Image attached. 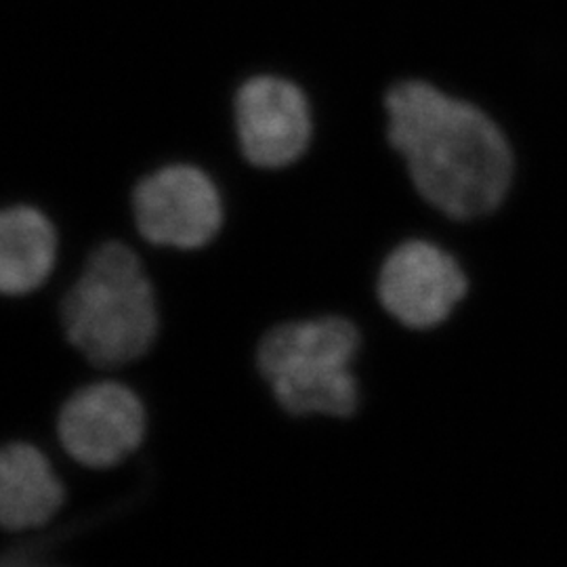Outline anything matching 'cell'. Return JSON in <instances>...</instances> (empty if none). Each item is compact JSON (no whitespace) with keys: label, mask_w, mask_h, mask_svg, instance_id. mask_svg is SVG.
I'll return each instance as SVG.
<instances>
[{"label":"cell","mask_w":567,"mask_h":567,"mask_svg":"<svg viewBox=\"0 0 567 567\" xmlns=\"http://www.w3.org/2000/svg\"><path fill=\"white\" fill-rule=\"evenodd\" d=\"M150 414L140 391L118 377H97L68 395L58 414V442L74 465L103 471L135 456Z\"/></svg>","instance_id":"5"},{"label":"cell","mask_w":567,"mask_h":567,"mask_svg":"<svg viewBox=\"0 0 567 567\" xmlns=\"http://www.w3.org/2000/svg\"><path fill=\"white\" fill-rule=\"evenodd\" d=\"M358 349L360 332L341 316L290 318L265 330L257 368L288 416L349 419L360 402Z\"/></svg>","instance_id":"3"},{"label":"cell","mask_w":567,"mask_h":567,"mask_svg":"<svg viewBox=\"0 0 567 567\" xmlns=\"http://www.w3.org/2000/svg\"><path fill=\"white\" fill-rule=\"evenodd\" d=\"M133 221L142 244L203 250L215 243L227 221L224 189L210 171L196 163H166L135 183Z\"/></svg>","instance_id":"4"},{"label":"cell","mask_w":567,"mask_h":567,"mask_svg":"<svg viewBox=\"0 0 567 567\" xmlns=\"http://www.w3.org/2000/svg\"><path fill=\"white\" fill-rule=\"evenodd\" d=\"M385 105L389 142L426 203L452 219H475L501 206L513 156L482 110L416 81L395 84Z\"/></svg>","instance_id":"1"},{"label":"cell","mask_w":567,"mask_h":567,"mask_svg":"<svg viewBox=\"0 0 567 567\" xmlns=\"http://www.w3.org/2000/svg\"><path fill=\"white\" fill-rule=\"evenodd\" d=\"M68 503L53 456L28 440L0 444V532L25 534L51 526Z\"/></svg>","instance_id":"8"},{"label":"cell","mask_w":567,"mask_h":567,"mask_svg":"<svg viewBox=\"0 0 567 567\" xmlns=\"http://www.w3.org/2000/svg\"><path fill=\"white\" fill-rule=\"evenodd\" d=\"M60 264L58 225L37 204L0 206V295L20 299L39 292Z\"/></svg>","instance_id":"9"},{"label":"cell","mask_w":567,"mask_h":567,"mask_svg":"<svg viewBox=\"0 0 567 567\" xmlns=\"http://www.w3.org/2000/svg\"><path fill=\"white\" fill-rule=\"evenodd\" d=\"M61 328L97 377L137 364L158 341V290L135 244L105 240L58 299Z\"/></svg>","instance_id":"2"},{"label":"cell","mask_w":567,"mask_h":567,"mask_svg":"<svg viewBox=\"0 0 567 567\" xmlns=\"http://www.w3.org/2000/svg\"><path fill=\"white\" fill-rule=\"evenodd\" d=\"M461 265L435 244L412 240L386 257L379 276V297L402 324L425 330L442 324L466 295Z\"/></svg>","instance_id":"7"},{"label":"cell","mask_w":567,"mask_h":567,"mask_svg":"<svg viewBox=\"0 0 567 567\" xmlns=\"http://www.w3.org/2000/svg\"><path fill=\"white\" fill-rule=\"evenodd\" d=\"M231 121L244 163L257 171H286L311 145L313 121L303 91L280 76H252L231 97Z\"/></svg>","instance_id":"6"}]
</instances>
